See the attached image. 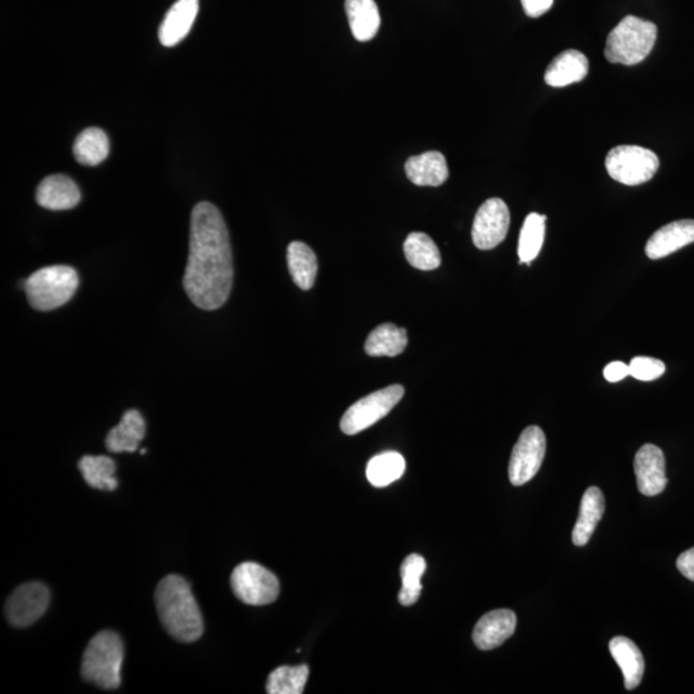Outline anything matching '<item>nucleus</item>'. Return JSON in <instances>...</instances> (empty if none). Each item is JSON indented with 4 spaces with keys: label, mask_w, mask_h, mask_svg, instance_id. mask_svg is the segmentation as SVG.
<instances>
[{
    "label": "nucleus",
    "mask_w": 694,
    "mask_h": 694,
    "mask_svg": "<svg viewBox=\"0 0 694 694\" xmlns=\"http://www.w3.org/2000/svg\"><path fill=\"white\" fill-rule=\"evenodd\" d=\"M233 285V255L227 224L218 207L200 202L192 211L191 240L183 286L202 310L227 303Z\"/></svg>",
    "instance_id": "1"
},
{
    "label": "nucleus",
    "mask_w": 694,
    "mask_h": 694,
    "mask_svg": "<svg viewBox=\"0 0 694 694\" xmlns=\"http://www.w3.org/2000/svg\"><path fill=\"white\" fill-rule=\"evenodd\" d=\"M155 601L161 624L171 637L183 643H193L202 637L204 621L186 579L179 575L166 576L157 585Z\"/></svg>",
    "instance_id": "2"
},
{
    "label": "nucleus",
    "mask_w": 694,
    "mask_h": 694,
    "mask_svg": "<svg viewBox=\"0 0 694 694\" xmlns=\"http://www.w3.org/2000/svg\"><path fill=\"white\" fill-rule=\"evenodd\" d=\"M124 644L119 634L105 630L89 642L84 652L81 675L85 682L102 689H116L121 684Z\"/></svg>",
    "instance_id": "3"
},
{
    "label": "nucleus",
    "mask_w": 694,
    "mask_h": 694,
    "mask_svg": "<svg viewBox=\"0 0 694 694\" xmlns=\"http://www.w3.org/2000/svg\"><path fill=\"white\" fill-rule=\"evenodd\" d=\"M657 39V26L651 21L626 16L608 35L605 56L611 63L633 66L646 60Z\"/></svg>",
    "instance_id": "4"
},
{
    "label": "nucleus",
    "mask_w": 694,
    "mask_h": 694,
    "mask_svg": "<svg viewBox=\"0 0 694 694\" xmlns=\"http://www.w3.org/2000/svg\"><path fill=\"white\" fill-rule=\"evenodd\" d=\"M79 276L67 265H53L38 270L26 279L27 300L39 312H51L69 303L78 291Z\"/></svg>",
    "instance_id": "5"
},
{
    "label": "nucleus",
    "mask_w": 694,
    "mask_h": 694,
    "mask_svg": "<svg viewBox=\"0 0 694 694\" xmlns=\"http://www.w3.org/2000/svg\"><path fill=\"white\" fill-rule=\"evenodd\" d=\"M610 177L625 186L650 182L660 168L655 152L639 146H617L606 157Z\"/></svg>",
    "instance_id": "6"
},
{
    "label": "nucleus",
    "mask_w": 694,
    "mask_h": 694,
    "mask_svg": "<svg viewBox=\"0 0 694 694\" xmlns=\"http://www.w3.org/2000/svg\"><path fill=\"white\" fill-rule=\"evenodd\" d=\"M404 387L391 385L385 389L372 392L371 395L356 401L346 410L341 419V430L346 435H356L381 421L383 417L403 399Z\"/></svg>",
    "instance_id": "7"
},
{
    "label": "nucleus",
    "mask_w": 694,
    "mask_h": 694,
    "mask_svg": "<svg viewBox=\"0 0 694 694\" xmlns=\"http://www.w3.org/2000/svg\"><path fill=\"white\" fill-rule=\"evenodd\" d=\"M231 584L233 593L246 605H270L279 596L277 576L258 563L238 565L232 572Z\"/></svg>",
    "instance_id": "8"
},
{
    "label": "nucleus",
    "mask_w": 694,
    "mask_h": 694,
    "mask_svg": "<svg viewBox=\"0 0 694 694\" xmlns=\"http://www.w3.org/2000/svg\"><path fill=\"white\" fill-rule=\"evenodd\" d=\"M545 449L547 440L542 428L530 426L522 431L509 461L508 475L513 485L522 486L534 479L542 467Z\"/></svg>",
    "instance_id": "9"
},
{
    "label": "nucleus",
    "mask_w": 694,
    "mask_h": 694,
    "mask_svg": "<svg viewBox=\"0 0 694 694\" xmlns=\"http://www.w3.org/2000/svg\"><path fill=\"white\" fill-rule=\"evenodd\" d=\"M511 214L506 202L490 198L481 205L473 220L472 241L477 249L493 250L506 240Z\"/></svg>",
    "instance_id": "10"
},
{
    "label": "nucleus",
    "mask_w": 694,
    "mask_h": 694,
    "mask_svg": "<svg viewBox=\"0 0 694 694\" xmlns=\"http://www.w3.org/2000/svg\"><path fill=\"white\" fill-rule=\"evenodd\" d=\"M51 593L47 585L33 581L18 587L6 603V616L15 628H27L48 610Z\"/></svg>",
    "instance_id": "11"
},
{
    "label": "nucleus",
    "mask_w": 694,
    "mask_h": 694,
    "mask_svg": "<svg viewBox=\"0 0 694 694\" xmlns=\"http://www.w3.org/2000/svg\"><path fill=\"white\" fill-rule=\"evenodd\" d=\"M635 476L638 489L646 497H655L668 485L665 457L659 446L646 444L638 450L634 459Z\"/></svg>",
    "instance_id": "12"
},
{
    "label": "nucleus",
    "mask_w": 694,
    "mask_h": 694,
    "mask_svg": "<svg viewBox=\"0 0 694 694\" xmlns=\"http://www.w3.org/2000/svg\"><path fill=\"white\" fill-rule=\"evenodd\" d=\"M517 617L511 610H495L481 617L473 630V642L482 651L502 646L515 633Z\"/></svg>",
    "instance_id": "13"
},
{
    "label": "nucleus",
    "mask_w": 694,
    "mask_h": 694,
    "mask_svg": "<svg viewBox=\"0 0 694 694\" xmlns=\"http://www.w3.org/2000/svg\"><path fill=\"white\" fill-rule=\"evenodd\" d=\"M694 242V220H678L652 234L646 254L652 260L666 258Z\"/></svg>",
    "instance_id": "14"
},
{
    "label": "nucleus",
    "mask_w": 694,
    "mask_h": 694,
    "mask_svg": "<svg viewBox=\"0 0 694 694\" xmlns=\"http://www.w3.org/2000/svg\"><path fill=\"white\" fill-rule=\"evenodd\" d=\"M81 195L74 180L66 175H51L39 184L36 201L44 209L62 211L79 205Z\"/></svg>",
    "instance_id": "15"
},
{
    "label": "nucleus",
    "mask_w": 694,
    "mask_h": 694,
    "mask_svg": "<svg viewBox=\"0 0 694 694\" xmlns=\"http://www.w3.org/2000/svg\"><path fill=\"white\" fill-rule=\"evenodd\" d=\"M405 173L410 182L419 187H439L449 178L445 156L437 151L409 157L405 162Z\"/></svg>",
    "instance_id": "16"
},
{
    "label": "nucleus",
    "mask_w": 694,
    "mask_h": 694,
    "mask_svg": "<svg viewBox=\"0 0 694 694\" xmlns=\"http://www.w3.org/2000/svg\"><path fill=\"white\" fill-rule=\"evenodd\" d=\"M198 8V0H178L169 9L159 30L160 42L164 47H174L186 38L196 20Z\"/></svg>",
    "instance_id": "17"
},
{
    "label": "nucleus",
    "mask_w": 694,
    "mask_h": 694,
    "mask_svg": "<svg viewBox=\"0 0 694 694\" xmlns=\"http://www.w3.org/2000/svg\"><path fill=\"white\" fill-rule=\"evenodd\" d=\"M589 62L585 54L569 49L558 54L545 71V83L549 87L562 88L587 78Z\"/></svg>",
    "instance_id": "18"
},
{
    "label": "nucleus",
    "mask_w": 694,
    "mask_h": 694,
    "mask_svg": "<svg viewBox=\"0 0 694 694\" xmlns=\"http://www.w3.org/2000/svg\"><path fill=\"white\" fill-rule=\"evenodd\" d=\"M146 436V422L138 410H128L121 422L108 432L107 449L111 453H134Z\"/></svg>",
    "instance_id": "19"
},
{
    "label": "nucleus",
    "mask_w": 694,
    "mask_h": 694,
    "mask_svg": "<svg viewBox=\"0 0 694 694\" xmlns=\"http://www.w3.org/2000/svg\"><path fill=\"white\" fill-rule=\"evenodd\" d=\"M605 497L602 491L593 486L585 491L581 499L578 521L572 531V542L578 547L587 545L596 530L598 522L605 513Z\"/></svg>",
    "instance_id": "20"
},
{
    "label": "nucleus",
    "mask_w": 694,
    "mask_h": 694,
    "mask_svg": "<svg viewBox=\"0 0 694 694\" xmlns=\"http://www.w3.org/2000/svg\"><path fill=\"white\" fill-rule=\"evenodd\" d=\"M610 652L624 674L625 688L632 691L641 684L644 674V659L641 650L625 637H615L610 642Z\"/></svg>",
    "instance_id": "21"
},
{
    "label": "nucleus",
    "mask_w": 694,
    "mask_h": 694,
    "mask_svg": "<svg viewBox=\"0 0 694 694\" xmlns=\"http://www.w3.org/2000/svg\"><path fill=\"white\" fill-rule=\"evenodd\" d=\"M345 9L351 33L359 42H369L381 26L380 11L374 0H346Z\"/></svg>",
    "instance_id": "22"
},
{
    "label": "nucleus",
    "mask_w": 694,
    "mask_h": 694,
    "mask_svg": "<svg viewBox=\"0 0 694 694\" xmlns=\"http://www.w3.org/2000/svg\"><path fill=\"white\" fill-rule=\"evenodd\" d=\"M287 264L297 287L308 291L314 286L318 274V259L306 243L300 241L290 243L287 249Z\"/></svg>",
    "instance_id": "23"
},
{
    "label": "nucleus",
    "mask_w": 694,
    "mask_h": 694,
    "mask_svg": "<svg viewBox=\"0 0 694 694\" xmlns=\"http://www.w3.org/2000/svg\"><path fill=\"white\" fill-rule=\"evenodd\" d=\"M408 345V335L404 328L385 323L371 332L365 341V353L371 356H398Z\"/></svg>",
    "instance_id": "24"
},
{
    "label": "nucleus",
    "mask_w": 694,
    "mask_h": 694,
    "mask_svg": "<svg viewBox=\"0 0 694 694\" xmlns=\"http://www.w3.org/2000/svg\"><path fill=\"white\" fill-rule=\"evenodd\" d=\"M79 470L85 482L94 489L114 491L119 486L115 461L106 455H85L80 459Z\"/></svg>",
    "instance_id": "25"
},
{
    "label": "nucleus",
    "mask_w": 694,
    "mask_h": 694,
    "mask_svg": "<svg viewBox=\"0 0 694 694\" xmlns=\"http://www.w3.org/2000/svg\"><path fill=\"white\" fill-rule=\"evenodd\" d=\"M404 254L408 263L419 270H435L440 267L439 247L426 233H410L404 242Z\"/></svg>",
    "instance_id": "26"
},
{
    "label": "nucleus",
    "mask_w": 694,
    "mask_h": 694,
    "mask_svg": "<svg viewBox=\"0 0 694 694\" xmlns=\"http://www.w3.org/2000/svg\"><path fill=\"white\" fill-rule=\"evenodd\" d=\"M110 141L102 129L88 128L76 138L75 159L85 166H97L107 159Z\"/></svg>",
    "instance_id": "27"
},
{
    "label": "nucleus",
    "mask_w": 694,
    "mask_h": 694,
    "mask_svg": "<svg viewBox=\"0 0 694 694\" xmlns=\"http://www.w3.org/2000/svg\"><path fill=\"white\" fill-rule=\"evenodd\" d=\"M405 459L403 455L396 452H386L376 455L369 461L367 479L374 488H386L392 482L398 481L404 475Z\"/></svg>",
    "instance_id": "28"
},
{
    "label": "nucleus",
    "mask_w": 694,
    "mask_h": 694,
    "mask_svg": "<svg viewBox=\"0 0 694 694\" xmlns=\"http://www.w3.org/2000/svg\"><path fill=\"white\" fill-rule=\"evenodd\" d=\"M547 216L531 213L526 216L518 241V258L522 264H530L538 258L545 237Z\"/></svg>",
    "instance_id": "29"
},
{
    "label": "nucleus",
    "mask_w": 694,
    "mask_h": 694,
    "mask_svg": "<svg viewBox=\"0 0 694 694\" xmlns=\"http://www.w3.org/2000/svg\"><path fill=\"white\" fill-rule=\"evenodd\" d=\"M427 563L425 558L419 554H410L405 558L401 565V590L399 593V602L403 606H412L421 596L422 584L421 579L425 574Z\"/></svg>",
    "instance_id": "30"
},
{
    "label": "nucleus",
    "mask_w": 694,
    "mask_h": 694,
    "mask_svg": "<svg viewBox=\"0 0 694 694\" xmlns=\"http://www.w3.org/2000/svg\"><path fill=\"white\" fill-rule=\"evenodd\" d=\"M309 678L306 665L281 666L270 673L267 682L269 694H301Z\"/></svg>",
    "instance_id": "31"
},
{
    "label": "nucleus",
    "mask_w": 694,
    "mask_h": 694,
    "mask_svg": "<svg viewBox=\"0 0 694 694\" xmlns=\"http://www.w3.org/2000/svg\"><path fill=\"white\" fill-rule=\"evenodd\" d=\"M630 376L639 381H655L665 373V364L648 356H635L629 364Z\"/></svg>",
    "instance_id": "32"
},
{
    "label": "nucleus",
    "mask_w": 694,
    "mask_h": 694,
    "mask_svg": "<svg viewBox=\"0 0 694 694\" xmlns=\"http://www.w3.org/2000/svg\"><path fill=\"white\" fill-rule=\"evenodd\" d=\"M522 7L529 17H540L553 6V0H521Z\"/></svg>",
    "instance_id": "33"
},
{
    "label": "nucleus",
    "mask_w": 694,
    "mask_h": 694,
    "mask_svg": "<svg viewBox=\"0 0 694 694\" xmlns=\"http://www.w3.org/2000/svg\"><path fill=\"white\" fill-rule=\"evenodd\" d=\"M605 378L608 382L623 381L624 378L630 376L629 365L623 362H612L605 367Z\"/></svg>",
    "instance_id": "34"
},
{
    "label": "nucleus",
    "mask_w": 694,
    "mask_h": 694,
    "mask_svg": "<svg viewBox=\"0 0 694 694\" xmlns=\"http://www.w3.org/2000/svg\"><path fill=\"white\" fill-rule=\"evenodd\" d=\"M677 567L683 576L687 579L694 581V547L688 549L687 552L680 554Z\"/></svg>",
    "instance_id": "35"
},
{
    "label": "nucleus",
    "mask_w": 694,
    "mask_h": 694,
    "mask_svg": "<svg viewBox=\"0 0 694 694\" xmlns=\"http://www.w3.org/2000/svg\"><path fill=\"white\" fill-rule=\"evenodd\" d=\"M141 454H142V455L146 454V449H142V450H141Z\"/></svg>",
    "instance_id": "36"
}]
</instances>
